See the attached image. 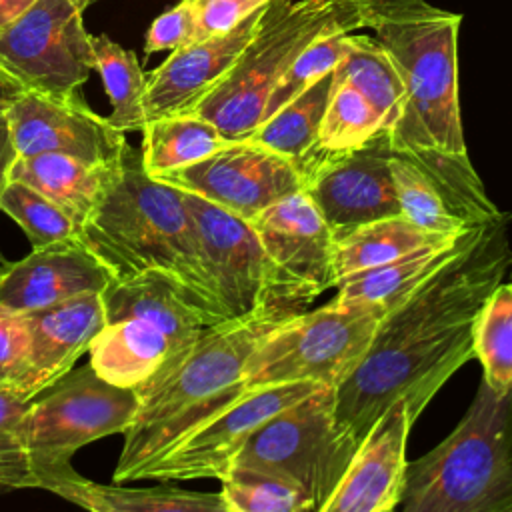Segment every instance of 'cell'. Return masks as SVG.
Listing matches in <instances>:
<instances>
[{
  "label": "cell",
  "mask_w": 512,
  "mask_h": 512,
  "mask_svg": "<svg viewBox=\"0 0 512 512\" xmlns=\"http://www.w3.org/2000/svg\"><path fill=\"white\" fill-rule=\"evenodd\" d=\"M96 0H32L0 30V70L26 92L64 98L94 70L84 12Z\"/></svg>",
  "instance_id": "11"
},
{
  "label": "cell",
  "mask_w": 512,
  "mask_h": 512,
  "mask_svg": "<svg viewBox=\"0 0 512 512\" xmlns=\"http://www.w3.org/2000/svg\"><path fill=\"white\" fill-rule=\"evenodd\" d=\"M406 512H512V388L480 378L456 428L408 462L400 500Z\"/></svg>",
  "instance_id": "5"
},
{
  "label": "cell",
  "mask_w": 512,
  "mask_h": 512,
  "mask_svg": "<svg viewBox=\"0 0 512 512\" xmlns=\"http://www.w3.org/2000/svg\"><path fill=\"white\" fill-rule=\"evenodd\" d=\"M508 272H510V280H512V260H510V268H508Z\"/></svg>",
  "instance_id": "43"
},
{
  "label": "cell",
  "mask_w": 512,
  "mask_h": 512,
  "mask_svg": "<svg viewBox=\"0 0 512 512\" xmlns=\"http://www.w3.org/2000/svg\"><path fill=\"white\" fill-rule=\"evenodd\" d=\"M392 136L380 128L362 146L322 156L304 176L302 190L310 196L332 238L388 216L402 214L392 178Z\"/></svg>",
  "instance_id": "15"
},
{
  "label": "cell",
  "mask_w": 512,
  "mask_h": 512,
  "mask_svg": "<svg viewBox=\"0 0 512 512\" xmlns=\"http://www.w3.org/2000/svg\"><path fill=\"white\" fill-rule=\"evenodd\" d=\"M334 76L350 82L378 112L384 128L392 130L404 110L406 92L396 64L384 46L370 36L350 34L348 50Z\"/></svg>",
  "instance_id": "29"
},
{
  "label": "cell",
  "mask_w": 512,
  "mask_h": 512,
  "mask_svg": "<svg viewBox=\"0 0 512 512\" xmlns=\"http://www.w3.org/2000/svg\"><path fill=\"white\" fill-rule=\"evenodd\" d=\"M158 180L198 194L248 222L304 186L288 158L250 138L228 140L204 160Z\"/></svg>",
  "instance_id": "16"
},
{
  "label": "cell",
  "mask_w": 512,
  "mask_h": 512,
  "mask_svg": "<svg viewBox=\"0 0 512 512\" xmlns=\"http://www.w3.org/2000/svg\"><path fill=\"white\" fill-rule=\"evenodd\" d=\"M94 70H98L112 106L108 122L120 132H142L146 126L144 96L148 76L138 56L106 34L92 36Z\"/></svg>",
  "instance_id": "30"
},
{
  "label": "cell",
  "mask_w": 512,
  "mask_h": 512,
  "mask_svg": "<svg viewBox=\"0 0 512 512\" xmlns=\"http://www.w3.org/2000/svg\"><path fill=\"white\" fill-rule=\"evenodd\" d=\"M102 302L106 324L88 346L90 366L120 388H138L212 326L184 288L158 270L114 278Z\"/></svg>",
  "instance_id": "6"
},
{
  "label": "cell",
  "mask_w": 512,
  "mask_h": 512,
  "mask_svg": "<svg viewBox=\"0 0 512 512\" xmlns=\"http://www.w3.org/2000/svg\"><path fill=\"white\" fill-rule=\"evenodd\" d=\"M386 310L340 302L284 318L254 348L246 362L248 388L312 382L342 384L370 348Z\"/></svg>",
  "instance_id": "8"
},
{
  "label": "cell",
  "mask_w": 512,
  "mask_h": 512,
  "mask_svg": "<svg viewBox=\"0 0 512 512\" xmlns=\"http://www.w3.org/2000/svg\"><path fill=\"white\" fill-rule=\"evenodd\" d=\"M18 156L66 154L92 164H118L124 132L98 116L80 92L56 98L24 92L6 108Z\"/></svg>",
  "instance_id": "18"
},
{
  "label": "cell",
  "mask_w": 512,
  "mask_h": 512,
  "mask_svg": "<svg viewBox=\"0 0 512 512\" xmlns=\"http://www.w3.org/2000/svg\"><path fill=\"white\" fill-rule=\"evenodd\" d=\"M32 0H0V30L10 24Z\"/></svg>",
  "instance_id": "42"
},
{
  "label": "cell",
  "mask_w": 512,
  "mask_h": 512,
  "mask_svg": "<svg viewBox=\"0 0 512 512\" xmlns=\"http://www.w3.org/2000/svg\"><path fill=\"white\" fill-rule=\"evenodd\" d=\"M30 400L0 388V488H34L26 442Z\"/></svg>",
  "instance_id": "36"
},
{
  "label": "cell",
  "mask_w": 512,
  "mask_h": 512,
  "mask_svg": "<svg viewBox=\"0 0 512 512\" xmlns=\"http://www.w3.org/2000/svg\"><path fill=\"white\" fill-rule=\"evenodd\" d=\"M332 90V74L320 78L274 114L264 118L248 136L288 158L304 176L318 160V134Z\"/></svg>",
  "instance_id": "26"
},
{
  "label": "cell",
  "mask_w": 512,
  "mask_h": 512,
  "mask_svg": "<svg viewBox=\"0 0 512 512\" xmlns=\"http://www.w3.org/2000/svg\"><path fill=\"white\" fill-rule=\"evenodd\" d=\"M392 178L402 214L436 234H458L500 218L468 152L394 146Z\"/></svg>",
  "instance_id": "12"
},
{
  "label": "cell",
  "mask_w": 512,
  "mask_h": 512,
  "mask_svg": "<svg viewBox=\"0 0 512 512\" xmlns=\"http://www.w3.org/2000/svg\"><path fill=\"white\" fill-rule=\"evenodd\" d=\"M120 162L92 164L66 154L18 156L10 180L36 188L82 226L116 178Z\"/></svg>",
  "instance_id": "24"
},
{
  "label": "cell",
  "mask_w": 512,
  "mask_h": 512,
  "mask_svg": "<svg viewBox=\"0 0 512 512\" xmlns=\"http://www.w3.org/2000/svg\"><path fill=\"white\" fill-rule=\"evenodd\" d=\"M316 388L320 386L312 382L248 388L148 464L138 480H222L232 468L236 454L268 418Z\"/></svg>",
  "instance_id": "14"
},
{
  "label": "cell",
  "mask_w": 512,
  "mask_h": 512,
  "mask_svg": "<svg viewBox=\"0 0 512 512\" xmlns=\"http://www.w3.org/2000/svg\"><path fill=\"white\" fill-rule=\"evenodd\" d=\"M28 328L22 312L0 304V388H12L26 368Z\"/></svg>",
  "instance_id": "38"
},
{
  "label": "cell",
  "mask_w": 512,
  "mask_h": 512,
  "mask_svg": "<svg viewBox=\"0 0 512 512\" xmlns=\"http://www.w3.org/2000/svg\"><path fill=\"white\" fill-rule=\"evenodd\" d=\"M264 310L204 328L180 358L164 364L136 390L138 410L124 430L114 468L116 484L138 480L140 472L206 418L248 390L244 370L260 340L284 318Z\"/></svg>",
  "instance_id": "2"
},
{
  "label": "cell",
  "mask_w": 512,
  "mask_h": 512,
  "mask_svg": "<svg viewBox=\"0 0 512 512\" xmlns=\"http://www.w3.org/2000/svg\"><path fill=\"white\" fill-rule=\"evenodd\" d=\"M80 240L116 278L164 272L210 324L230 320L206 270L184 192L152 178L142 166L140 148L126 146L116 178L80 226Z\"/></svg>",
  "instance_id": "3"
},
{
  "label": "cell",
  "mask_w": 512,
  "mask_h": 512,
  "mask_svg": "<svg viewBox=\"0 0 512 512\" xmlns=\"http://www.w3.org/2000/svg\"><path fill=\"white\" fill-rule=\"evenodd\" d=\"M380 128H384V124L370 102L350 82L332 72V90L318 134V160L326 154L362 146Z\"/></svg>",
  "instance_id": "32"
},
{
  "label": "cell",
  "mask_w": 512,
  "mask_h": 512,
  "mask_svg": "<svg viewBox=\"0 0 512 512\" xmlns=\"http://www.w3.org/2000/svg\"><path fill=\"white\" fill-rule=\"evenodd\" d=\"M396 64L406 102L390 130L392 146H436L466 152L458 102V30L462 16L426 0H356Z\"/></svg>",
  "instance_id": "4"
},
{
  "label": "cell",
  "mask_w": 512,
  "mask_h": 512,
  "mask_svg": "<svg viewBox=\"0 0 512 512\" xmlns=\"http://www.w3.org/2000/svg\"><path fill=\"white\" fill-rule=\"evenodd\" d=\"M196 32V4L194 0H180L162 12L150 24L144 40L146 54L176 50L194 42Z\"/></svg>",
  "instance_id": "37"
},
{
  "label": "cell",
  "mask_w": 512,
  "mask_h": 512,
  "mask_svg": "<svg viewBox=\"0 0 512 512\" xmlns=\"http://www.w3.org/2000/svg\"><path fill=\"white\" fill-rule=\"evenodd\" d=\"M220 482L228 512H314L304 492L258 470L230 468Z\"/></svg>",
  "instance_id": "35"
},
{
  "label": "cell",
  "mask_w": 512,
  "mask_h": 512,
  "mask_svg": "<svg viewBox=\"0 0 512 512\" xmlns=\"http://www.w3.org/2000/svg\"><path fill=\"white\" fill-rule=\"evenodd\" d=\"M250 222L274 266L278 294L288 310L302 312L334 288V238L304 190L268 206Z\"/></svg>",
  "instance_id": "17"
},
{
  "label": "cell",
  "mask_w": 512,
  "mask_h": 512,
  "mask_svg": "<svg viewBox=\"0 0 512 512\" xmlns=\"http://www.w3.org/2000/svg\"><path fill=\"white\" fill-rule=\"evenodd\" d=\"M26 90L0 70V110H6L14 100H18Z\"/></svg>",
  "instance_id": "41"
},
{
  "label": "cell",
  "mask_w": 512,
  "mask_h": 512,
  "mask_svg": "<svg viewBox=\"0 0 512 512\" xmlns=\"http://www.w3.org/2000/svg\"><path fill=\"white\" fill-rule=\"evenodd\" d=\"M184 192L194 218L206 270L228 318H242L264 310H288L278 294L274 266L252 222Z\"/></svg>",
  "instance_id": "13"
},
{
  "label": "cell",
  "mask_w": 512,
  "mask_h": 512,
  "mask_svg": "<svg viewBox=\"0 0 512 512\" xmlns=\"http://www.w3.org/2000/svg\"><path fill=\"white\" fill-rule=\"evenodd\" d=\"M452 234H436L414 224L404 214L378 218L360 224L332 242V268L340 276L384 264L420 246L432 244Z\"/></svg>",
  "instance_id": "27"
},
{
  "label": "cell",
  "mask_w": 512,
  "mask_h": 512,
  "mask_svg": "<svg viewBox=\"0 0 512 512\" xmlns=\"http://www.w3.org/2000/svg\"><path fill=\"white\" fill-rule=\"evenodd\" d=\"M16 160H18V150L12 140L10 122H8L6 110H0V196L12 178V168Z\"/></svg>",
  "instance_id": "40"
},
{
  "label": "cell",
  "mask_w": 512,
  "mask_h": 512,
  "mask_svg": "<svg viewBox=\"0 0 512 512\" xmlns=\"http://www.w3.org/2000/svg\"><path fill=\"white\" fill-rule=\"evenodd\" d=\"M0 210L24 230L32 248L80 238V224L70 214L20 180L8 182L0 196Z\"/></svg>",
  "instance_id": "33"
},
{
  "label": "cell",
  "mask_w": 512,
  "mask_h": 512,
  "mask_svg": "<svg viewBox=\"0 0 512 512\" xmlns=\"http://www.w3.org/2000/svg\"><path fill=\"white\" fill-rule=\"evenodd\" d=\"M482 228L484 224L468 228L464 232L406 252L384 264L340 276L334 282V298L340 302L370 304L388 310L396 302L404 300L410 292H414L420 284H424L430 276H434L440 268L460 256L476 240Z\"/></svg>",
  "instance_id": "23"
},
{
  "label": "cell",
  "mask_w": 512,
  "mask_h": 512,
  "mask_svg": "<svg viewBox=\"0 0 512 512\" xmlns=\"http://www.w3.org/2000/svg\"><path fill=\"white\" fill-rule=\"evenodd\" d=\"M358 30L352 24H340L334 28H328L318 38H314L288 66V70L282 74L278 84L274 86L266 108L264 118L274 114L278 108H282L286 102L296 98L300 92H304L308 86L318 82L320 78L334 72L338 62L344 58L350 42V34Z\"/></svg>",
  "instance_id": "34"
},
{
  "label": "cell",
  "mask_w": 512,
  "mask_h": 512,
  "mask_svg": "<svg viewBox=\"0 0 512 512\" xmlns=\"http://www.w3.org/2000/svg\"><path fill=\"white\" fill-rule=\"evenodd\" d=\"M358 440L336 422L334 386H320L268 418L236 454L232 468L280 478L320 512L344 476Z\"/></svg>",
  "instance_id": "10"
},
{
  "label": "cell",
  "mask_w": 512,
  "mask_h": 512,
  "mask_svg": "<svg viewBox=\"0 0 512 512\" xmlns=\"http://www.w3.org/2000/svg\"><path fill=\"white\" fill-rule=\"evenodd\" d=\"M264 8L266 4L226 34L196 40L172 50L148 76L144 96L146 122L170 114L192 112L250 42Z\"/></svg>",
  "instance_id": "22"
},
{
  "label": "cell",
  "mask_w": 512,
  "mask_h": 512,
  "mask_svg": "<svg viewBox=\"0 0 512 512\" xmlns=\"http://www.w3.org/2000/svg\"><path fill=\"white\" fill-rule=\"evenodd\" d=\"M340 24L362 28L356 0H270L250 42L192 112L210 120L226 140L248 138L294 58Z\"/></svg>",
  "instance_id": "7"
},
{
  "label": "cell",
  "mask_w": 512,
  "mask_h": 512,
  "mask_svg": "<svg viewBox=\"0 0 512 512\" xmlns=\"http://www.w3.org/2000/svg\"><path fill=\"white\" fill-rule=\"evenodd\" d=\"M512 250L508 214L484 224L476 240L404 300L388 308L354 372L334 388L336 422L358 442L400 396L410 416L474 358V326L504 280Z\"/></svg>",
  "instance_id": "1"
},
{
  "label": "cell",
  "mask_w": 512,
  "mask_h": 512,
  "mask_svg": "<svg viewBox=\"0 0 512 512\" xmlns=\"http://www.w3.org/2000/svg\"><path fill=\"white\" fill-rule=\"evenodd\" d=\"M136 410V390L106 382L90 364L68 370L36 394L26 410L34 488L52 492L54 486L76 476L70 458L94 440L124 434Z\"/></svg>",
  "instance_id": "9"
},
{
  "label": "cell",
  "mask_w": 512,
  "mask_h": 512,
  "mask_svg": "<svg viewBox=\"0 0 512 512\" xmlns=\"http://www.w3.org/2000/svg\"><path fill=\"white\" fill-rule=\"evenodd\" d=\"M228 140L196 112H180L146 122L140 158L152 178L190 166L216 152Z\"/></svg>",
  "instance_id": "28"
},
{
  "label": "cell",
  "mask_w": 512,
  "mask_h": 512,
  "mask_svg": "<svg viewBox=\"0 0 512 512\" xmlns=\"http://www.w3.org/2000/svg\"><path fill=\"white\" fill-rule=\"evenodd\" d=\"M22 316L28 328V356L24 372L10 390L32 400L88 352L92 338L106 324V316L98 292L28 310Z\"/></svg>",
  "instance_id": "21"
},
{
  "label": "cell",
  "mask_w": 512,
  "mask_h": 512,
  "mask_svg": "<svg viewBox=\"0 0 512 512\" xmlns=\"http://www.w3.org/2000/svg\"><path fill=\"white\" fill-rule=\"evenodd\" d=\"M412 424L408 398H396L362 436L344 476L320 512H390L398 508Z\"/></svg>",
  "instance_id": "19"
},
{
  "label": "cell",
  "mask_w": 512,
  "mask_h": 512,
  "mask_svg": "<svg viewBox=\"0 0 512 512\" xmlns=\"http://www.w3.org/2000/svg\"><path fill=\"white\" fill-rule=\"evenodd\" d=\"M52 492L92 512H228L220 492H190L166 482L152 488H128L116 482L96 484L76 474Z\"/></svg>",
  "instance_id": "25"
},
{
  "label": "cell",
  "mask_w": 512,
  "mask_h": 512,
  "mask_svg": "<svg viewBox=\"0 0 512 512\" xmlns=\"http://www.w3.org/2000/svg\"><path fill=\"white\" fill-rule=\"evenodd\" d=\"M474 358L492 390L512 388V280H502L490 292L476 318Z\"/></svg>",
  "instance_id": "31"
},
{
  "label": "cell",
  "mask_w": 512,
  "mask_h": 512,
  "mask_svg": "<svg viewBox=\"0 0 512 512\" xmlns=\"http://www.w3.org/2000/svg\"><path fill=\"white\" fill-rule=\"evenodd\" d=\"M114 272L80 240H62L0 268V304L28 312L88 292L102 294Z\"/></svg>",
  "instance_id": "20"
},
{
  "label": "cell",
  "mask_w": 512,
  "mask_h": 512,
  "mask_svg": "<svg viewBox=\"0 0 512 512\" xmlns=\"http://www.w3.org/2000/svg\"><path fill=\"white\" fill-rule=\"evenodd\" d=\"M270 0H194L196 32L194 42L226 34Z\"/></svg>",
  "instance_id": "39"
}]
</instances>
